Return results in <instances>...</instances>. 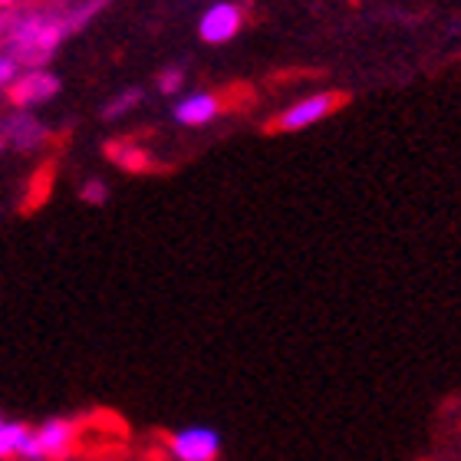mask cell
I'll return each mask as SVG.
<instances>
[{
    "mask_svg": "<svg viewBox=\"0 0 461 461\" xmlns=\"http://www.w3.org/2000/svg\"><path fill=\"white\" fill-rule=\"evenodd\" d=\"M47 139L50 129L27 109H17L10 119L0 122V145H7L14 152H37L47 145Z\"/></svg>",
    "mask_w": 461,
    "mask_h": 461,
    "instance_id": "obj_5",
    "label": "cell"
},
{
    "mask_svg": "<svg viewBox=\"0 0 461 461\" xmlns=\"http://www.w3.org/2000/svg\"><path fill=\"white\" fill-rule=\"evenodd\" d=\"M221 103L212 93H192V96H178L172 109V119L178 125H208L218 119Z\"/></svg>",
    "mask_w": 461,
    "mask_h": 461,
    "instance_id": "obj_8",
    "label": "cell"
},
{
    "mask_svg": "<svg viewBox=\"0 0 461 461\" xmlns=\"http://www.w3.org/2000/svg\"><path fill=\"white\" fill-rule=\"evenodd\" d=\"M240 23H244V17H240L238 4L218 0V4H212V7L202 14V20H198V37H202L204 43H214V47H218V43H228V40L238 37Z\"/></svg>",
    "mask_w": 461,
    "mask_h": 461,
    "instance_id": "obj_7",
    "label": "cell"
},
{
    "mask_svg": "<svg viewBox=\"0 0 461 461\" xmlns=\"http://www.w3.org/2000/svg\"><path fill=\"white\" fill-rule=\"evenodd\" d=\"M337 106H339L337 93H313V96H303V99H297L287 113H280L277 129L280 132H300V129H310V125H317L320 119H327Z\"/></svg>",
    "mask_w": 461,
    "mask_h": 461,
    "instance_id": "obj_6",
    "label": "cell"
},
{
    "mask_svg": "<svg viewBox=\"0 0 461 461\" xmlns=\"http://www.w3.org/2000/svg\"><path fill=\"white\" fill-rule=\"evenodd\" d=\"M79 198H83L86 204H93V208H99V204L109 202V188L99 182V178H86L83 188H79Z\"/></svg>",
    "mask_w": 461,
    "mask_h": 461,
    "instance_id": "obj_14",
    "label": "cell"
},
{
    "mask_svg": "<svg viewBox=\"0 0 461 461\" xmlns=\"http://www.w3.org/2000/svg\"><path fill=\"white\" fill-rule=\"evenodd\" d=\"M109 152H113V162L122 165V168H145L149 165L145 152H139L132 145H109Z\"/></svg>",
    "mask_w": 461,
    "mask_h": 461,
    "instance_id": "obj_12",
    "label": "cell"
},
{
    "mask_svg": "<svg viewBox=\"0 0 461 461\" xmlns=\"http://www.w3.org/2000/svg\"><path fill=\"white\" fill-rule=\"evenodd\" d=\"M106 4H109V0H77V7L67 10L69 30H73V33H79L86 23H93V20H96V14L106 7Z\"/></svg>",
    "mask_w": 461,
    "mask_h": 461,
    "instance_id": "obj_11",
    "label": "cell"
},
{
    "mask_svg": "<svg viewBox=\"0 0 461 461\" xmlns=\"http://www.w3.org/2000/svg\"><path fill=\"white\" fill-rule=\"evenodd\" d=\"M77 442V422L69 419H47L43 425L30 429V438L23 445V455L20 458L27 461H53L63 458V455L73 448Z\"/></svg>",
    "mask_w": 461,
    "mask_h": 461,
    "instance_id": "obj_2",
    "label": "cell"
},
{
    "mask_svg": "<svg viewBox=\"0 0 461 461\" xmlns=\"http://www.w3.org/2000/svg\"><path fill=\"white\" fill-rule=\"evenodd\" d=\"M142 99H145V89L142 86L122 89V93H115V96L109 99L106 106H103V119H106V122H119L122 115H129L132 109L142 106Z\"/></svg>",
    "mask_w": 461,
    "mask_h": 461,
    "instance_id": "obj_9",
    "label": "cell"
},
{
    "mask_svg": "<svg viewBox=\"0 0 461 461\" xmlns=\"http://www.w3.org/2000/svg\"><path fill=\"white\" fill-rule=\"evenodd\" d=\"M20 73H23V67H20L17 59L10 57V53H0V93H7L17 83Z\"/></svg>",
    "mask_w": 461,
    "mask_h": 461,
    "instance_id": "obj_15",
    "label": "cell"
},
{
    "mask_svg": "<svg viewBox=\"0 0 461 461\" xmlns=\"http://www.w3.org/2000/svg\"><path fill=\"white\" fill-rule=\"evenodd\" d=\"M14 4H17V0H0V7H7V10H14Z\"/></svg>",
    "mask_w": 461,
    "mask_h": 461,
    "instance_id": "obj_17",
    "label": "cell"
},
{
    "mask_svg": "<svg viewBox=\"0 0 461 461\" xmlns=\"http://www.w3.org/2000/svg\"><path fill=\"white\" fill-rule=\"evenodd\" d=\"M182 86H185V69L182 67H168L162 77H158V93H162V96H178Z\"/></svg>",
    "mask_w": 461,
    "mask_h": 461,
    "instance_id": "obj_13",
    "label": "cell"
},
{
    "mask_svg": "<svg viewBox=\"0 0 461 461\" xmlns=\"http://www.w3.org/2000/svg\"><path fill=\"white\" fill-rule=\"evenodd\" d=\"M59 89H63V83H59V77L53 69H47V67L23 69L17 77V83L7 89V99L17 109H33V106L50 103L53 96H59Z\"/></svg>",
    "mask_w": 461,
    "mask_h": 461,
    "instance_id": "obj_4",
    "label": "cell"
},
{
    "mask_svg": "<svg viewBox=\"0 0 461 461\" xmlns=\"http://www.w3.org/2000/svg\"><path fill=\"white\" fill-rule=\"evenodd\" d=\"M30 438V429L20 422H7L4 415H0V458H14V455H23V445Z\"/></svg>",
    "mask_w": 461,
    "mask_h": 461,
    "instance_id": "obj_10",
    "label": "cell"
},
{
    "mask_svg": "<svg viewBox=\"0 0 461 461\" xmlns=\"http://www.w3.org/2000/svg\"><path fill=\"white\" fill-rule=\"evenodd\" d=\"M14 20H17V10L0 7V43H4V40H7L10 27H14Z\"/></svg>",
    "mask_w": 461,
    "mask_h": 461,
    "instance_id": "obj_16",
    "label": "cell"
},
{
    "mask_svg": "<svg viewBox=\"0 0 461 461\" xmlns=\"http://www.w3.org/2000/svg\"><path fill=\"white\" fill-rule=\"evenodd\" d=\"M67 37H73L67 10H33V14H17L4 40V50L23 69H40L47 67Z\"/></svg>",
    "mask_w": 461,
    "mask_h": 461,
    "instance_id": "obj_1",
    "label": "cell"
},
{
    "mask_svg": "<svg viewBox=\"0 0 461 461\" xmlns=\"http://www.w3.org/2000/svg\"><path fill=\"white\" fill-rule=\"evenodd\" d=\"M175 461H214L221 455V435L212 425H188L168 438Z\"/></svg>",
    "mask_w": 461,
    "mask_h": 461,
    "instance_id": "obj_3",
    "label": "cell"
}]
</instances>
